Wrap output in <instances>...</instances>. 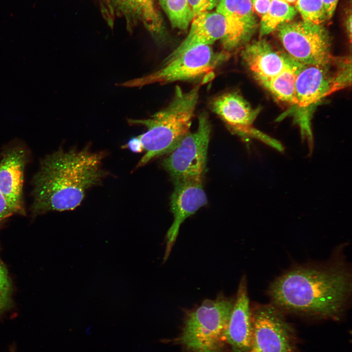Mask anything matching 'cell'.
<instances>
[{"label": "cell", "mask_w": 352, "mask_h": 352, "mask_svg": "<svg viewBox=\"0 0 352 352\" xmlns=\"http://www.w3.org/2000/svg\"><path fill=\"white\" fill-rule=\"evenodd\" d=\"M201 84L188 91L177 86L169 105L150 118L129 119L133 125L145 126L147 130L138 136L146 154L137 167L142 166L154 157L168 154L188 132L199 97Z\"/></svg>", "instance_id": "3"}, {"label": "cell", "mask_w": 352, "mask_h": 352, "mask_svg": "<svg viewBox=\"0 0 352 352\" xmlns=\"http://www.w3.org/2000/svg\"><path fill=\"white\" fill-rule=\"evenodd\" d=\"M232 54L222 50L215 51L210 45L193 47L152 73L125 82V87H140L150 84H166L191 81L207 77L213 70L226 62Z\"/></svg>", "instance_id": "5"}, {"label": "cell", "mask_w": 352, "mask_h": 352, "mask_svg": "<svg viewBox=\"0 0 352 352\" xmlns=\"http://www.w3.org/2000/svg\"><path fill=\"white\" fill-rule=\"evenodd\" d=\"M254 13L262 17L267 11L272 0H250Z\"/></svg>", "instance_id": "24"}, {"label": "cell", "mask_w": 352, "mask_h": 352, "mask_svg": "<svg viewBox=\"0 0 352 352\" xmlns=\"http://www.w3.org/2000/svg\"><path fill=\"white\" fill-rule=\"evenodd\" d=\"M290 4H295L297 0H284Z\"/></svg>", "instance_id": "29"}, {"label": "cell", "mask_w": 352, "mask_h": 352, "mask_svg": "<svg viewBox=\"0 0 352 352\" xmlns=\"http://www.w3.org/2000/svg\"><path fill=\"white\" fill-rule=\"evenodd\" d=\"M297 12L295 7L284 0H272L267 11L262 17L260 35H267L277 30L281 25L292 21Z\"/></svg>", "instance_id": "19"}, {"label": "cell", "mask_w": 352, "mask_h": 352, "mask_svg": "<svg viewBox=\"0 0 352 352\" xmlns=\"http://www.w3.org/2000/svg\"><path fill=\"white\" fill-rule=\"evenodd\" d=\"M101 11L109 25H113L115 17L123 18L127 28L132 31L139 23L154 37L163 32L161 16L155 8L154 0H99Z\"/></svg>", "instance_id": "12"}, {"label": "cell", "mask_w": 352, "mask_h": 352, "mask_svg": "<svg viewBox=\"0 0 352 352\" xmlns=\"http://www.w3.org/2000/svg\"><path fill=\"white\" fill-rule=\"evenodd\" d=\"M202 182L203 180L198 179L174 182L175 188L170 201L174 220L166 236L164 261L169 256L181 224L187 218L207 204V198Z\"/></svg>", "instance_id": "13"}, {"label": "cell", "mask_w": 352, "mask_h": 352, "mask_svg": "<svg viewBox=\"0 0 352 352\" xmlns=\"http://www.w3.org/2000/svg\"><path fill=\"white\" fill-rule=\"evenodd\" d=\"M241 56L248 69L261 84L278 74L295 60L262 39L247 44Z\"/></svg>", "instance_id": "15"}, {"label": "cell", "mask_w": 352, "mask_h": 352, "mask_svg": "<svg viewBox=\"0 0 352 352\" xmlns=\"http://www.w3.org/2000/svg\"><path fill=\"white\" fill-rule=\"evenodd\" d=\"M216 12L226 24V34L221 42L223 50L232 54L247 44L257 28L250 0H218Z\"/></svg>", "instance_id": "11"}, {"label": "cell", "mask_w": 352, "mask_h": 352, "mask_svg": "<svg viewBox=\"0 0 352 352\" xmlns=\"http://www.w3.org/2000/svg\"><path fill=\"white\" fill-rule=\"evenodd\" d=\"M12 284L8 271L0 260V318L12 305Z\"/></svg>", "instance_id": "22"}, {"label": "cell", "mask_w": 352, "mask_h": 352, "mask_svg": "<svg viewBox=\"0 0 352 352\" xmlns=\"http://www.w3.org/2000/svg\"><path fill=\"white\" fill-rule=\"evenodd\" d=\"M211 131L207 114L200 113L197 130L186 134L164 159L162 165L174 182L203 179Z\"/></svg>", "instance_id": "8"}, {"label": "cell", "mask_w": 352, "mask_h": 352, "mask_svg": "<svg viewBox=\"0 0 352 352\" xmlns=\"http://www.w3.org/2000/svg\"><path fill=\"white\" fill-rule=\"evenodd\" d=\"M339 0H323L328 20L330 19L333 15Z\"/></svg>", "instance_id": "27"}, {"label": "cell", "mask_w": 352, "mask_h": 352, "mask_svg": "<svg viewBox=\"0 0 352 352\" xmlns=\"http://www.w3.org/2000/svg\"><path fill=\"white\" fill-rule=\"evenodd\" d=\"M277 30L286 53L301 64L324 66L336 58L331 51L328 31L322 24L291 21Z\"/></svg>", "instance_id": "7"}, {"label": "cell", "mask_w": 352, "mask_h": 352, "mask_svg": "<svg viewBox=\"0 0 352 352\" xmlns=\"http://www.w3.org/2000/svg\"><path fill=\"white\" fill-rule=\"evenodd\" d=\"M352 293L351 270L344 261L294 266L276 278L267 293L283 313L336 319L345 310Z\"/></svg>", "instance_id": "1"}, {"label": "cell", "mask_w": 352, "mask_h": 352, "mask_svg": "<svg viewBox=\"0 0 352 352\" xmlns=\"http://www.w3.org/2000/svg\"><path fill=\"white\" fill-rule=\"evenodd\" d=\"M188 1L194 16L213 9L217 5L218 0H188Z\"/></svg>", "instance_id": "23"}, {"label": "cell", "mask_w": 352, "mask_h": 352, "mask_svg": "<svg viewBox=\"0 0 352 352\" xmlns=\"http://www.w3.org/2000/svg\"><path fill=\"white\" fill-rule=\"evenodd\" d=\"M173 27L185 30L194 15L188 0H159Z\"/></svg>", "instance_id": "20"}, {"label": "cell", "mask_w": 352, "mask_h": 352, "mask_svg": "<svg viewBox=\"0 0 352 352\" xmlns=\"http://www.w3.org/2000/svg\"><path fill=\"white\" fill-rule=\"evenodd\" d=\"M252 334L251 309L247 280L243 276L239 284L226 330V342L232 352H250Z\"/></svg>", "instance_id": "16"}, {"label": "cell", "mask_w": 352, "mask_h": 352, "mask_svg": "<svg viewBox=\"0 0 352 352\" xmlns=\"http://www.w3.org/2000/svg\"><path fill=\"white\" fill-rule=\"evenodd\" d=\"M189 33L181 43L164 60L163 64L176 58L187 50L198 45H210L224 39L226 27L218 12H202L193 17Z\"/></svg>", "instance_id": "17"}, {"label": "cell", "mask_w": 352, "mask_h": 352, "mask_svg": "<svg viewBox=\"0 0 352 352\" xmlns=\"http://www.w3.org/2000/svg\"><path fill=\"white\" fill-rule=\"evenodd\" d=\"M211 106L212 110L235 133L259 140L279 152L284 150L280 142L253 126L259 110L252 108L238 93L231 91L222 94L215 98Z\"/></svg>", "instance_id": "10"}, {"label": "cell", "mask_w": 352, "mask_h": 352, "mask_svg": "<svg viewBox=\"0 0 352 352\" xmlns=\"http://www.w3.org/2000/svg\"><path fill=\"white\" fill-rule=\"evenodd\" d=\"M251 315L250 352H296L295 333L282 311L271 304H258Z\"/></svg>", "instance_id": "9"}, {"label": "cell", "mask_w": 352, "mask_h": 352, "mask_svg": "<svg viewBox=\"0 0 352 352\" xmlns=\"http://www.w3.org/2000/svg\"><path fill=\"white\" fill-rule=\"evenodd\" d=\"M28 157L23 146L12 145L3 150L0 161V192L15 214L25 213L23 187Z\"/></svg>", "instance_id": "14"}, {"label": "cell", "mask_w": 352, "mask_h": 352, "mask_svg": "<svg viewBox=\"0 0 352 352\" xmlns=\"http://www.w3.org/2000/svg\"><path fill=\"white\" fill-rule=\"evenodd\" d=\"M346 26L347 31L348 32V35L349 38V40H350V42H351V39H352V14H351V11L350 12V14L348 15L347 19H346Z\"/></svg>", "instance_id": "28"}, {"label": "cell", "mask_w": 352, "mask_h": 352, "mask_svg": "<svg viewBox=\"0 0 352 352\" xmlns=\"http://www.w3.org/2000/svg\"><path fill=\"white\" fill-rule=\"evenodd\" d=\"M124 147L129 148L133 153H141L144 150L143 146L138 136L131 139Z\"/></svg>", "instance_id": "26"}, {"label": "cell", "mask_w": 352, "mask_h": 352, "mask_svg": "<svg viewBox=\"0 0 352 352\" xmlns=\"http://www.w3.org/2000/svg\"><path fill=\"white\" fill-rule=\"evenodd\" d=\"M14 214V211L0 192V222Z\"/></svg>", "instance_id": "25"}, {"label": "cell", "mask_w": 352, "mask_h": 352, "mask_svg": "<svg viewBox=\"0 0 352 352\" xmlns=\"http://www.w3.org/2000/svg\"><path fill=\"white\" fill-rule=\"evenodd\" d=\"M10 352H16L15 345H13L10 347Z\"/></svg>", "instance_id": "30"}, {"label": "cell", "mask_w": 352, "mask_h": 352, "mask_svg": "<svg viewBox=\"0 0 352 352\" xmlns=\"http://www.w3.org/2000/svg\"><path fill=\"white\" fill-rule=\"evenodd\" d=\"M104 157L86 147L61 149L44 157L32 179L33 214L71 210L79 206L86 191L105 176Z\"/></svg>", "instance_id": "2"}, {"label": "cell", "mask_w": 352, "mask_h": 352, "mask_svg": "<svg viewBox=\"0 0 352 352\" xmlns=\"http://www.w3.org/2000/svg\"><path fill=\"white\" fill-rule=\"evenodd\" d=\"M233 303L220 294L188 311L178 341L189 352H220Z\"/></svg>", "instance_id": "4"}, {"label": "cell", "mask_w": 352, "mask_h": 352, "mask_svg": "<svg viewBox=\"0 0 352 352\" xmlns=\"http://www.w3.org/2000/svg\"><path fill=\"white\" fill-rule=\"evenodd\" d=\"M295 6L303 21L322 24L328 20L323 0H297Z\"/></svg>", "instance_id": "21"}, {"label": "cell", "mask_w": 352, "mask_h": 352, "mask_svg": "<svg viewBox=\"0 0 352 352\" xmlns=\"http://www.w3.org/2000/svg\"><path fill=\"white\" fill-rule=\"evenodd\" d=\"M301 65L295 60L278 74L261 85L279 100L295 106V82Z\"/></svg>", "instance_id": "18"}, {"label": "cell", "mask_w": 352, "mask_h": 352, "mask_svg": "<svg viewBox=\"0 0 352 352\" xmlns=\"http://www.w3.org/2000/svg\"><path fill=\"white\" fill-rule=\"evenodd\" d=\"M351 59L336 58L324 66L301 64L295 82V106L305 112L334 92L351 84Z\"/></svg>", "instance_id": "6"}]
</instances>
